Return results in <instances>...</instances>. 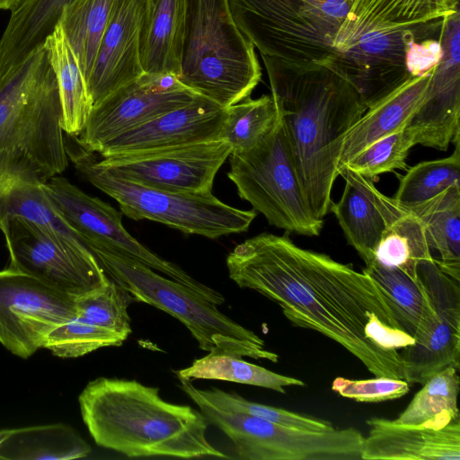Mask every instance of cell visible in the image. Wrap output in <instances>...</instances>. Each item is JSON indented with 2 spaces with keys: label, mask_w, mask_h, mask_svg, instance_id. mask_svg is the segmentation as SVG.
Here are the masks:
<instances>
[{
  "label": "cell",
  "mask_w": 460,
  "mask_h": 460,
  "mask_svg": "<svg viewBox=\"0 0 460 460\" xmlns=\"http://www.w3.org/2000/svg\"><path fill=\"white\" fill-rule=\"evenodd\" d=\"M340 1L348 14L342 59L358 66L393 36L424 40L439 34L446 21L458 12L457 0Z\"/></svg>",
  "instance_id": "cell-11"
},
{
  "label": "cell",
  "mask_w": 460,
  "mask_h": 460,
  "mask_svg": "<svg viewBox=\"0 0 460 460\" xmlns=\"http://www.w3.org/2000/svg\"><path fill=\"white\" fill-rule=\"evenodd\" d=\"M90 451L89 445L62 423L0 429V459L68 460Z\"/></svg>",
  "instance_id": "cell-26"
},
{
  "label": "cell",
  "mask_w": 460,
  "mask_h": 460,
  "mask_svg": "<svg viewBox=\"0 0 460 460\" xmlns=\"http://www.w3.org/2000/svg\"><path fill=\"white\" fill-rule=\"evenodd\" d=\"M118 0H72L58 24L71 47L85 83Z\"/></svg>",
  "instance_id": "cell-30"
},
{
  "label": "cell",
  "mask_w": 460,
  "mask_h": 460,
  "mask_svg": "<svg viewBox=\"0 0 460 460\" xmlns=\"http://www.w3.org/2000/svg\"><path fill=\"white\" fill-rule=\"evenodd\" d=\"M229 158L227 177L239 197L262 214L270 225L288 233L320 234L323 220L310 208L279 111L260 143L248 151L231 153Z\"/></svg>",
  "instance_id": "cell-8"
},
{
  "label": "cell",
  "mask_w": 460,
  "mask_h": 460,
  "mask_svg": "<svg viewBox=\"0 0 460 460\" xmlns=\"http://www.w3.org/2000/svg\"><path fill=\"white\" fill-rule=\"evenodd\" d=\"M361 460H460V420L440 429L370 418Z\"/></svg>",
  "instance_id": "cell-19"
},
{
  "label": "cell",
  "mask_w": 460,
  "mask_h": 460,
  "mask_svg": "<svg viewBox=\"0 0 460 460\" xmlns=\"http://www.w3.org/2000/svg\"><path fill=\"white\" fill-rule=\"evenodd\" d=\"M226 267L238 287L279 305L295 326L332 340L375 376L404 379L398 349L414 339L385 291L363 271L269 233L237 244Z\"/></svg>",
  "instance_id": "cell-1"
},
{
  "label": "cell",
  "mask_w": 460,
  "mask_h": 460,
  "mask_svg": "<svg viewBox=\"0 0 460 460\" xmlns=\"http://www.w3.org/2000/svg\"><path fill=\"white\" fill-rule=\"evenodd\" d=\"M415 146L404 129L381 138L362 150L347 164L340 166L373 181L382 173L406 168V158Z\"/></svg>",
  "instance_id": "cell-38"
},
{
  "label": "cell",
  "mask_w": 460,
  "mask_h": 460,
  "mask_svg": "<svg viewBox=\"0 0 460 460\" xmlns=\"http://www.w3.org/2000/svg\"><path fill=\"white\" fill-rule=\"evenodd\" d=\"M144 0H118L86 82L93 104L144 74L139 29Z\"/></svg>",
  "instance_id": "cell-18"
},
{
  "label": "cell",
  "mask_w": 460,
  "mask_h": 460,
  "mask_svg": "<svg viewBox=\"0 0 460 460\" xmlns=\"http://www.w3.org/2000/svg\"><path fill=\"white\" fill-rule=\"evenodd\" d=\"M365 265L362 271L387 295L404 332L413 337L414 342L421 340L435 323L437 311L420 278L413 280L402 270L383 266L375 259Z\"/></svg>",
  "instance_id": "cell-25"
},
{
  "label": "cell",
  "mask_w": 460,
  "mask_h": 460,
  "mask_svg": "<svg viewBox=\"0 0 460 460\" xmlns=\"http://www.w3.org/2000/svg\"><path fill=\"white\" fill-rule=\"evenodd\" d=\"M458 371L454 367H448L428 378L404 411L394 420L432 429H440L459 420Z\"/></svg>",
  "instance_id": "cell-31"
},
{
  "label": "cell",
  "mask_w": 460,
  "mask_h": 460,
  "mask_svg": "<svg viewBox=\"0 0 460 460\" xmlns=\"http://www.w3.org/2000/svg\"><path fill=\"white\" fill-rule=\"evenodd\" d=\"M58 81L40 47L0 75V190L42 184L68 166Z\"/></svg>",
  "instance_id": "cell-4"
},
{
  "label": "cell",
  "mask_w": 460,
  "mask_h": 460,
  "mask_svg": "<svg viewBox=\"0 0 460 460\" xmlns=\"http://www.w3.org/2000/svg\"><path fill=\"white\" fill-rule=\"evenodd\" d=\"M179 387L208 424L219 429L243 460H361L364 436L354 428L314 432L284 427L250 414L224 410L203 398L192 381L177 376Z\"/></svg>",
  "instance_id": "cell-9"
},
{
  "label": "cell",
  "mask_w": 460,
  "mask_h": 460,
  "mask_svg": "<svg viewBox=\"0 0 460 460\" xmlns=\"http://www.w3.org/2000/svg\"><path fill=\"white\" fill-rule=\"evenodd\" d=\"M422 223L434 258L447 274L460 281V186H450L430 199L402 206Z\"/></svg>",
  "instance_id": "cell-24"
},
{
  "label": "cell",
  "mask_w": 460,
  "mask_h": 460,
  "mask_svg": "<svg viewBox=\"0 0 460 460\" xmlns=\"http://www.w3.org/2000/svg\"><path fill=\"white\" fill-rule=\"evenodd\" d=\"M184 0H144L139 29V58L146 74L177 78L184 36Z\"/></svg>",
  "instance_id": "cell-22"
},
{
  "label": "cell",
  "mask_w": 460,
  "mask_h": 460,
  "mask_svg": "<svg viewBox=\"0 0 460 460\" xmlns=\"http://www.w3.org/2000/svg\"><path fill=\"white\" fill-rule=\"evenodd\" d=\"M66 150L91 184L115 199L134 220H151L185 234L217 239L246 232L256 211L227 205L209 193H179L150 188L118 176L96 163V154L84 148L75 136L65 134Z\"/></svg>",
  "instance_id": "cell-7"
},
{
  "label": "cell",
  "mask_w": 460,
  "mask_h": 460,
  "mask_svg": "<svg viewBox=\"0 0 460 460\" xmlns=\"http://www.w3.org/2000/svg\"><path fill=\"white\" fill-rule=\"evenodd\" d=\"M78 400L83 420L102 447L128 457H228L207 439L208 422L200 411L164 401L157 387L99 377Z\"/></svg>",
  "instance_id": "cell-3"
},
{
  "label": "cell",
  "mask_w": 460,
  "mask_h": 460,
  "mask_svg": "<svg viewBox=\"0 0 460 460\" xmlns=\"http://www.w3.org/2000/svg\"><path fill=\"white\" fill-rule=\"evenodd\" d=\"M261 57L310 208L323 220L343 139L367 108L354 86L326 66Z\"/></svg>",
  "instance_id": "cell-2"
},
{
  "label": "cell",
  "mask_w": 460,
  "mask_h": 460,
  "mask_svg": "<svg viewBox=\"0 0 460 460\" xmlns=\"http://www.w3.org/2000/svg\"><path fill=\"white\" fill-rule=\"evenodd\" d=\"M43 47L58 84L64 132L78 136L93 104L77 59L59 24L46 39Z\"/></svg>",
  "instance_id": "cell-27"
},
{
  "label": "cell",
  "mask_w": 460,
  "mask_h": 460,
  "mask_svg": "<svg viewBox=\"0 0 460 460\" xmlns=\"http://www.w3.org/2000/svg\"><path fill=\"white\" fill-rule=\"evenodd\" d=\"M417 272L434 303L437 317L428 333L400 352L404 380L423 385L434 374L460 367L459 280L444 272L434 258L419 263Z\"/></svg>",
  "instance_id": "cell-16"
},
{
  "label": "cell",
  "mask_w": 460,
  "mask_h": 460,
  "mask_svg": "<svg viewBox=\"0 0 460 460\" xmlns=\"http://www.w3.org/2000/svg\"><path fill=\"white\" fill-rule=\"evenodd\" d=\"M174 373L176 376L190 381L195 379L227 381L263 387L280 394H286L285 387L305 385L301 379L275 373L247 362L242 358L224 353H208L196 358L190 367Z\"/></svg>",
  "instance_id": "cell-32"
},
{
  "label": "cell",
  "mask_w": 460,
  "mask_h": 460,
  "mask_svg": "<svg viewBox=\"0 0 460 460\" xmlns=\"http://www.w3.org/2000/svg\"><path fill=\"white\" fill-rule=\"evenodd\" d=\"M127 338L75 316L53 329L44 348L59 358H77L100 348L120 346Z\"/></svg>",
  "instance_id": "cell-36"
},
{
  "label": "cell",
  "mask_w": 460,
  "mask_h": 460,
  "mask_svg": "<svg viewBox=\"0 0 460 460\" xmlns=\"http://www.w3.org/2000/svg\"><path fill=\"white\" fill-rule=\"evenodd\" d=\"M41 187L50 205L89 250L103 248L128 256L186 286L217 306L225 302L219 292L196 280L134 238L122 225L121 214L110 204L84 193L58 175Z\"/></svg>",
  "instance_id": "cell-10"
},
{
  "label": "cell",
  "mask_w": 460,
  "mask_h": 460,
  "mask_svg": "<svg viewBox=\"0 0 460 460\" xmlns=\"http://www.w3.org/2000/svg\"><path fill=\"white\" fill-rule=\"evenodd\" d=\"M21 0H0V10H13Z\"/></svg>",
  "instance_id": "cell-41"
},
{
  "label": "cell",
  "mask_w": 460,
  "mask_h": 460,
  "mask_svg": "<svg viewBox=\"0 0 460 460\" xmlns=\"http://www.w3.org/2000/svg\"><path fill=\"white\" fill-rule=\"evenodd\" d=\"M10 255L8 268L28 274L52 288L77 297L109 278L92 252L69 249L36 224L10 217L0 222Z\"/></svg>",
  "instance_id": "cell-13"
},
{
  "label": "cell",
  "mask_w": 460,
  "mask_h": 460,
  "mask_svg": "<svg viewBox=\"0 0 460 460\" xmlns=\"http://www.w3.org/2000/svg\"><path fill=\"white\" fill-rule=\"evenodd\" d=\"M196 389L203 398L224 410L250 414L275 424L300 430L323 432L334 429L328 420L252 402L236 393H227L216 387L208 390Z\"/></svg>",
  "instance_id": "cell-37"
},
{
  "label": "cell",
  "mask_w": 460,
  "mask_h": 460,
  "mask_svg": "<svg viewBox=\"0 0 460 460\" xmlns=\"http://www.w3.org/2000/svg\"><path fill=\"white\" fill-rule=\"evenodd\" d=\"M460 137L447 157L423 161L400 178L393 199L400 205L412 206L432 199L450 186H460Z\"/></svg>",
  "instance_id": "cell-34"
},
{
  "label": "cell",
  "mask_w": 460,
  "mask_h": 460,
  "mask_svg": "<svg viewBox=\"0 0 460 460\" xmlns=\"http://www.w3.org/2000/svg\"><path fill=\"white\" fill-rule=\"evenodd\" d=\"M345 187L341 199L332 202L330 210L336 217L348 243L365 263L375 258V250L387 221L369 195L350 178L341 175Z\"/></svg>",
  "instance_id": "cell-29"
},
{
  "label": "cell",
  "mask_w": 460,
  "mask_h": 460,
  "mask_svg": "<svg viewBox=\"0 0 460 460\" xmlns=\"http://www.w3.org/2000/svg\"><path fill=\"white\" fill-rule=\"evenodd\" d=\"M197 95L175 75L144 73L93 105L76 140L95 153L107 141L191 102Z\"/></svg>",
  "instance_id": "cell-15"
},
{
  "label": "cell",
  "mask_w": 460,
  "mask_h": 460,
  "mask_svg": "<svg viewBox=\"0 0 460 460\" xmlns=\"http://www.w3.org/2000/svg\"><path fill=\"white\" fill-rule=\"evenodd\" d=\"M392 211L375 250V260L383 266L402 270L419 279L420 262L433 258L420 220L392 198Z\"/></svg>",
  "instance_id": "cell-28"
},
{
  "label": "cell",
  "mask_w": 460,
  "mask_h": 460,
  "mask_svg": "<svg viewBox=\"0 0 460 460\" xmlns=\"http://www.w3.org/2000/svg\"><path fill=\"white\" fill-rule=\"evenodd\" d=\"M459 62L444 49L420 105L404 129L415 145L447 151L460 137Z\"/></svg>",
  "instance_id": "cell-20"
},
{
  "label": "cell",
  "mask_w": 460,
  "mask_h": 460,
  "mask_svg": "<svg viewBox=\"0 0 460 460\" xmlns=\"http://www.w3.org/2000/svg\"><path fill=\"white\" fill-rule=\"evenodd\" d=\"M90 251L106 274L134 300L153 305L178 319L201 349L238 358L279 361V355L266 349L260 336L222 314L217 305L200 298L186 286L163 277L128 256L103 248Z\"/></svg>",
  "instance_id": "cell-6"
},
{
  "label": "cell",
  "mask_w": 460,
  "mask_h": 460,
  "mask_svg": "<svg viewBox=\"0 0 460 460\" xmlns=\"http://www.w3.org/2000/svg\"><path fill=\"white\" fill-rule=\"evenodd\" d=\"M433 72L408 78L366 110L343 139L338 168L374 142L404 128L423 101Z\"/></svg>",
  "instance_id": "cell-21"
},
{
  "label": "cell",
  "mask_w": 460,
  "mask_h": 460,
  "mask_svg": "<svg viewBox=\"0 0 460 460\" xmlns=\"http://www.w3.org/2000/svg\"><path fill=\"white\" fill-rule=\"evenodd\" d=\"M232 153L228 143L211 140L164 148L96 155L98 165L137 183L172 192H212L215 177Z\"/></svg>",
  "instance_id": "cell-12"
},
{
  "label": "cell",
  "mask_w": 460,
  "mask_h": 460,
  "mask_svg": "<svg viewBox=\"0 0 460 460\" xmlns=\"http://www.w3.org/2000/svg\"><path fill=\"white\" fill-rule=\"evenodd\" d=\"M332 390L342 397L360 402H381L402 397L410 391L404 379L375 376L371 379L336 377Z\"/></svg>",
  "instance_id": "cell-39"
},
{
  "label": "cell",
  "mask_w": 460,
  "mask_h": 460,
  "mask_svg": "<svg viewBox=\"0 0 460 460\" xmlns=\"http://www.w3.org/2000/svg\"><path fill=\"white\" fill-rule=\"evenodd\" d=\"M132 296L112 279L75 298L76 317L126 337L131 333L128 306Z\"/></svg>",
  "instance_id": "cell-35"
},
{
  "label": "cell",
  "mask_w": 460,
  "mask_h": 460,
  "mask_svg": "<svg viewBox=\"0 0 460 460\" xmlns=\"http://www.w3.org/2000/svg\"><path fill=\"white\" fill-rule=\"evenodd\" d=\"M72 0H21L0 39V75L42 47Z\"/></svg>",
  "instance_id": "cell-23"
},
{
  "label": "cell",
  "mask_w": 460,
  "mask_h": 460,
  "mask_svg": "<svg viewBox=\"0 0 460 460\" xmlns=\"http://www.w3.org/2000/svg\"><path fill=\"white\" fill-rule=\"evenodd\" d=\"M75 316V297L11 268L0 270V343L13 354L29 358Z\"/></svg>",
  "instance_id": "cell-14"
},
{
  "label": "cell",
  "mask_w": 460,
  "mask_h": 460,
  "mask_svg": "<svg viewBox=\"0 0 460 460\" xmlns=\"http://www.w3.org/2000/svg\"><path fill=\"white\" fill-rule=\"evenodd\" d=\"M179 81L227 108L248 97L261 78L252 40L235 23L228 0H184Z\"/></svg>",
  "instance_id": "cell-5"
},
{
  "label": "cell",
  "mask_w": 460,
  "mask_h": 460,
  "mask_svg": "<svg viewBox=\"0 0 460 460\" xmlns=\"http://www.w3.org/2000/svg\"><path fill=\"white\" fill-rule=\"evenodd\" d=\"M278 116L271 94L248 97L226 108L219 140L228 143L232 153L248 151L270 132Z\"/></svg>",
  "instance_id": "cell-33"
},
{
  "label": "cell",
  "mask_w": 460,
  "mask_h": 460,
  "mask_svg": "<svg viewBox=\"0 0 460 460\" xmlns=\"http://www.w3.org/2000/svg\"><path fill=\"white\" fill-rule=\"evenodd\" d=\"M225 113L226 108L198 94L191 102L107 141L95 154L104 156L217 140Z\"/></svg>",
  "instance_id": "cell-17"
},
{
  "label": "cell",
  "mask_w": 460,
  "mask_h": 460,
  "mask_svg": "<svg viewBox=\"0 0 460 460\" xmlns=\"http://www.w3.org/2000/svg\"><path fill=\"white\" fill-rule=\"evenodd\" d=\"M444 54L440 41L433 39L411 41L406 50V68L411 76H420L436 69Z\"/></svg>",
  "instance_id": "cell-40"
}]
</instances>
